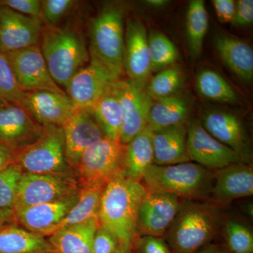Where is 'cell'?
I'll use <instances>...</instances> for the list:
<instances>
[{
	"mask_svg": "<svg viewBox=\"0 0 253 253\" xmlns=\"http://www.w3.org/2000/svg\"><path fill=\"white\" fill-rule=\"evenodd\" d=\"M147 189L141 181L131 180L122 173L104 186L99 213L100 225L117 238L121 246L133 247L138 211Z\"/></svg>",
	"mask_w": 253,
	"mask_h": 253,
	"instance_id": "cell-1",
	"label": "cell"
},
{
	"mask_svg": "<svg viewBox=\"0 0 253 253\" xmlns=\"http://www.w3.org/2000/svg\"><path fill=\"white\" fill-rule=\"evenodd\" d=\"M202 200L181 202L166 234L167 244L174 253H194L209 244L217 234L221 214L216 205Z\"/></svg>",
	"mask_w": 253,
	"mask_h": 253,
	"instance_id": "cell-2",
	"label": "cell"
},
{
	"mask_svg": "<svg viewBox=\"0 0 253 253\" xmlns=\"http://www.w3.org/2000/svg\"><path fill=\"white\" fill-rule=\"evenodd\" d=\"M40 46L51 78L58 85L68 83L89 61L84 38L73 28L44 27Z\"/></svg>",
	"mask_w": 253,
	"mask_h": 253,
	"instance_id": "cell-3",
	"label": "cell"
},
{
	"mask_svg": "<svg viewBox=\"0 0 253 253\" xmlns=\"http://www.w3.org/2000/svg\"><path fill=\"white\" fill-rule=\"evenodd\" d=\"M214 175L211 169L187 162L153 165L142 180L149 192L168 193L186 200H203L212 194Z\"/></svg>",
	"mask_w": 253,
	"mask_h": 253,
	"instance_id": "cell-4",
	"label": "cell"
},
{
	"mask_svg": "<svg viewBox=\"0 0 253 253\" xmlns=\"http://www.w3.org/2000/svg\"><path fill=\"white\" fill-rule=\"evenodd\" d=\"M124 11L109 4L101 9L89 24L91 61L107 68L121 78L125 52Z\"/></svg>",
	"mask_w": 253,
	"mask_h": 253,
	"instance_id": "cell-5",
	"label": "cell"
},
{
	"mask_svg": "<svg viewBox=\"0 0 253 253\" xmlns=\"http://www.w3.org/2000/svg\"><path fill=\"white\" fill-rule=\"evenodd\" d=\"M76 170L56 174L23 172L18 184L14 211L59 201L79 192Z\"/></svg>",
	"mask_w": 253,
	"mask_h": 253,
	"instance_id": "cell-6",
	"label": "cell"
},
{
	"mask_svg": "<svg viewBox=\"0 0 253 253\" xmlns=\"http://www.w3.org/2000/svg\"><path fill=\"white\" fill-rule=\"evenodd\" d=\"M16 163L23 172L31 174H56L73 170L66 159L63 128L43 126L41 137L18 153Z\"/></svg>",
	"mask_w": 253,
	"mask_h": 253,
	"instance_id": "cell-7",
	"label": "cell"
},
{
	"mask_svg": "<svg viewBox=\"0 0 253 253\" xmlns=\"http://www.w3.org/2000/svg\"><path fill=\"white\" fill-rule=\"evenodd\" d=\"M125 146L104 137L84 151L80 158L76 172L80 188L106 186L122 173Z\"/></svg>",
	"mask_w": 253,
	"mask_h": 253,
	"instance_id": "cell-8",
	"label": "cell"
},
{
	"mask_svg": "<svg viewBox=\"0 0 253 253\" xmlns=\"http://www.w3.org/2000/svg\"><path fill=\"white\" fill-rule=\"evenodd\" d=\"M115 94L122 107L123 123L120 144L126 146L148 126V116L154 99L146 86L130 81H118L113 84Z\"/></svg>",
	"mask_w": 253,
	"mask_h": 253,
	"instance_id": "cell-9",
	"label": "cell"
},
{
	"mask_svg": "<svg viewBox=\"0 0 253 253\" xmlns=\"http://www.w3.org/2000/svg\"><path fill=\"white\" fill-rule=\"evenodd\" d=\"M5 54L18 86L24 92L49 91L66 94L51 78L39 45Z\"/></svg>",
	"mask_w": 253,
	"mask_h": 253,
	"instance_id": "cell-10",
	"label": "cell"
},
{
	"mask_svg": "<svg viewBox=\"0 0 253 253\" xmlns=\"http://www.w3.org/2000/svg\"><path fill=\"white\" fill-rule=\"evenodd\" d=\"M41 18L21 14L0 4V52L39 45L44 26Z\"/></svg>",
	"mask_w": 253,
	"mask_h": 253,
	"instance_id": "cell-11",
	"label": "cell"
},
{
	"mask_svg": "<svg viewBox=\"0 0 253 253\" xmlns=\"http://www.w3.org/2000/svg\"><path fill=\"white\" fill-rule=\"evenodd\" d=\"M187 151L190 161L208 169L219 170L243 163L235 151L214 139L197 121L187 128Z\"/></svg>",
	"mask_w": 253,
	"mask_h": 253,
	"instance_id": "cell-12",
	"label": "cell"
},
{
	"mask_svg": "<svg viewBox=\"0 0 253 253\" xmlns=\"http://www.w3.org/2000/svg\"><path fill=\"white\" fill-rule=\"evenodd\" d=\"M181 204L180 198L175 195L148 191L138 211L136 233L162 237L175 218Z\"/></svg>",
	"mask_w": 253,
	"mask_h": 253,
	"instance_id": "cell-13",
	"label": "cell"
},
{
	"mask_svg": "<svg viewBox=\"0 0 253 253\" xmlns=\"http://www.w3.org/2000/svg\"><path fill=\"white\" fill-rule=\"evenodd\" d=\"M119 76L107 68L90 62L80 70L68 83L66 94L77 109H91Z\"/></svg>",
	"mask_w": 253,
	"mask_h": 253,
	"instance_id": "cell-14",
	"label": "cell"
},
{
	"mask_svg": "<svg viewBox=\"0 0 253 253\" xmlns=\"http://www.w3.org/2000/svg\"><path fill=\"white\" fill-rule=\"evenodd\" d=\"M19 106L41 126L61 127L78 109L67 94L49 91L25 92Z\"/></svg>",
	"mask_w": 253,
	"mask_h": 253,
	"instance_id": "cell-15",
	"label": "cell"
},
{
	"mask_svg": "<svg viewBox=\"0 0 253 253\" xmlns=\"http://www.w3.org/2000/svg\"><path fill=\"white\" fill-rule=\"evenodd\" d=\"M62 128L66 161L70 167L76 169L84 151L105 136L90 109L76 110Z\"/></svg>",
	"mask_w": 253,
	"mask_h": 253,
	"instance_id": "cell-16",
	"label": "cell"
},
{
	"mask_svg": "<svg viewBox=\"0 0 253 253\" xmlns=\"http://www.w3.org/2000/svg\"><path fill=\"white\" fill-rule=\"evenodd\" d=\"M78 193L54 202L16 210L14 211L15 221L35 234L44 237L51 236L58 230L61 223L77 203Z\"/></svg>",
	"mask_w": 253,
	"mask_h": 253,
	"instance_id": "cell-17",
	"label": "cell"
},
{
	"mask_svg": "<svg viewBox=\"0 0 253 253\" xmlns=\"http://www.w3.org/2000/svg\"><path fill=\"white\" fill-rule=\"evenodd\" d=\"M148 38L144 23L139 21L126 23L123 71L129 80L141 86H146L151 73Z\"/></svg>",
	"mask_w": 253,
	"mask_h": 253,
	"instance_id": "cell-18",
	"label": "cell"
},
{
	"mask_svg": "<svg viewBox=\"0 0 253 253\" xmlns=\"http://www.w3.org/2000/svg\"><path fill=\"white\" fill-rule=\"evenodd\" d=\"M201 124L214 139L235 151L243 163L251 165V144L244 124L236 115L226 111H210L205 115Z\"/></svg>",
	"mask_w": 253,
	"mask_h": 253,
	"instance_id": "cell-19",
	"label": "cell"
},
{
	"mask_svg": "<svg viewBox=\"0 0 253 253\" xmlns=\"http://www.w3.org/2000/svg\"><path fill=\"white\" fill-rule=\"evenodd\" d=\"M43 126L17 105L0 109V144L19 153L41 137Z\"/></svg>",
	"mask_w": 253,
	"mask_h": 253,
	"instance_id": "cell-20",
	"label": "cell"
},
{
	"mask_svg": "<svg viewBox=\"0 0 253 253\" xmlns=\"http://www.w3.org/2000/svg\"><path fill=\"white\" fill-rule=\"evenodd\" d=\"M216 172L211 194L216 202L228 204L253 196V170L251 165L237 163Z\"/></svg>",
	"mask_w": 253,
	"mask_h": 253,
	"instance_id": "cell-21",
	"label": "cell"
},
{
	"mask_svg": "<svg viewBox=\"0 0 253 253\" xmlns=\"http://www.w3.org/2000/svg\"><path fill=\"white\" fill-rule=\"evenodd\" d=\"M152 144L154 165L169 166L190 162L187 128L184 124L153 131Z\"/></svg>",
	"mask_w": 253,
	"mask_h": 253,
	"instance_id": "cell-22",
	"label": "cell"
},
{
	"mask_svg": "<svg viewBox=\"0 0 253 253\" xmlns=\"http://www.w3.org/2000/svg\"><path fill=\"white\" fill-rule=\"evenodd\" d=\"M214 47L223 62L241 81L251 83L253 79V51L244 41L229 35H217Z\"/></svg>",
	"mask_w": 253,
	"mask_h": 253,
	"instance_id": "cell-23",
	"label": "cell"
},
{
	"mask_svg": "<svg viewBox=\"0 0 253 253\" xmlns=\"http://www.w3.org/2000/svg\"><path fill=\"white\" fill-rule=\"evenodd\" d=\"M152 133L147 126L125 146L122 168L125 177L141 181L148 169L154 165Z\"/></svg>",
	"mask_w": 253,
	"mask_h": 253,
	"instance_id": "cell-24",
	"label": "cell"
},
{
	"mask_svg": "<svg viewBox=\"0 0 253 253\" xmlns=\"http://www.w3.org/2000/svg\"><path fill=\"white\" fill-rule=\"evenodd\" d=\"M100 226L99 218L64 226L48 237L56 253H91L93 240Z\"/></svg>",
	"mask_w": 253,
	"mask_h": 253,
	"instance_id": "cell-25",
	"label": "cell"
},
{
	"mask_svg": "<svg viewBox=\"0 0 253 253\" xmlns=\"http://www.w3.org/2000/svg\"><path fill=\"white\" fill-rule=\"evenodd\" d=\"M0 253H56L47 239L11 223L0 227Z\"/></svg>",
	"mask_w": 253,
	"mask_h": 253,
	"instance_id": "cell-26",
	"label": "cell"
},
{
	"mask_svg": "<svg viewBox=\"0 0 253 253\" xmlns=\"http://www.w3.org/2000/svg\"><path fill=\"white\" fill-rule=\"evenodd\" d=\"M189 111L187 100L177 94L154 100L148 116V126L154 131L184 124Z\"/></svg>",
	"mask_w": 253,
	"mask_h": 253,
	"instance_id": "cell-27",
	"label": "cell"
},
{
	"mask_svg": "<svg viewBox=\"0 0 253 253\" xmlns=\"http://www.w3.org/2000/svg\"><path fill=\"white\" fill-rule=\"evenodd\" d=\"M113 84L91 110L105 137L120 143L123 113L119 100L113 90Z\"/></svg>",
	"mask_w": 253,
	"mask_h": 253,
	"instance_id": "cell-28",
	"label": "cell"
},
{
	"mask_svg": "<svg viewBox=\"0 0 253 253\" xmlns=\"http://www.w3.org/2000/svg\"><path fill=\"white\" fill-rule=\"evenodd\" d=\"M104 186H82L78 193V200L62 222L59 229L64 226L76 225L91 219L99 218L100 204Z\"/></svg>",
	"mask_w": 253,
	"mask_h": 253,
	"instance_id": "cell-29",
	"label": "cell"
},
{
	"mask_svg": "<svg viewBox=\"0 0 253 253\" xmlns=\"http://www.w3.org/2000/svg\"><path fill=\"white\" fill-rule=\"evenodd\" d=\"M208 28V15L204 1H190L186 14V34L190 56L193 59L201 54Z\"/></svg>",
	"mask_w": 253,
	"mask_h": 253,
	"instance_id": "cell-30",
	"label": "cell"
},
{
	"mask_svg": "<svg viewBox=\"0 0 253 253\" xmlns=\"http://www.w3.org/2000/svg\"><path fill=\"white\" fill-rule=\"evenodd\" d=\"M196 89L206 99L225 104H237L239 96L232 86L219 73L211 69L200 71L196 77Z\"/></svg>",
	"mask_w": 253,
	"mask_h": 253,
	"instance_id": "cell-31",
	"label": "cell"
},
{
	"mask_svg": "<svg viewBox=\"0 0 253 253\" xmlns=\"http://www.w3.org/2000/svg\"><path fill=\"white\" fill-rule=\"evenodd\" d=\"M184 79L182 69L176 66H169L150 81L146 90L154 100L174 96L183 87Z\"/></svg>",
	"mask_w": 253,
	"mask_h": 253,
	"instance_id": "cell-32",
	"label": "cell"
},
{
	"mask_svg": "<svg viewBox=\"0 0 253 253\" xmlns=\"http://www.w3.org/2000/svg\"><path fill=\"white\" fill-rule=\"evenodd\" d=\"M149 47L151 72L162 71L179 59V54L172 41L157 31L149 34Z\"/></svg>",
	"mask_w": 253,
	"mask_h": 253,
	"instance_id": "cell-33",
	"label": "cell"
},
{
	"mask_svg": "<svg viewBox=\"0 0 253 253\" xmlns=\"http://www.w3.org/2000/svg\"><path fill=\"white\" fill-rule=\"evenodd\" d=\"M23 173L17 163L0 170V209L14 211L18 184Z\"/></svg>",
	"mask_w": 253,
	"mask_h": 253,
	"instance_id": "cell-34",
	"label": "cell"
},
{
	"mask_svg": "<svg viewBox=\"0 0 253 253\" xmlns=\"http://www.w3.org/2000/svg\"><path fill=\"white\" fill-rule=\"evenodd\" d=\"M224 234L231 253H253V233L247 226L230 219L226 222Z\"/></svg>",
	"mask_w": 253,
	"mask_h": 253,
	"instance_id": "cell-35",
	"label": "cell"
},
{
	"mask_svg": "<svg viewBox=\"0 0 253 253\" xmlns=\"http://www.w3.org/2000/svg\"><path fill=\"white\" fill-rule=\"evenodd\" d=\"M24 94L18 86L6 54L0 52V96L10 104L19 106Z\"/></svg>",
	"mask_w": 253,
	"mask_h": 253,
	"instance_id": "cell-36",
	"label": "cell"
},
{
	"mask_svg": "<svg viewBox=\"0 0 253 253\" xmlns=\"http://www.w3.org/2000/svg\"><path fill=\"white\" fill-rule=\"evenodd\" d=\"M74 0H42L41 1L44 21L48 26H56L77 4Z\"/></svg>",
	"mask_w": 253,
	"mask_h": 253,
	"instance_id": "cell-37",
	"label": "cell"
},
{
	"mask_svg": "<svg viewBox=\"0 0 253 253\" xmlns=\"http://www.w3.org/2000/svg\"><path fill=\"white\" fill-rule=\"evenodd\" d=\"M120 246L117 238L100 225L93 240L91 253H113Z\"/></svg>",
	"mask_w": 253,
	"mask_h": 253,
	"instance_id": "cell-38",
	"label": "cell"
},
{
	"mask_svg": "<svg viewBox=\"0 0 253 253\" xmlns=\"http://www.w3.org/2000/svg\"><path fill=\"white\" fill-rule=\"evenodd\" d=\"M134 245L137 253H172L167 242L161 237L141 236L134 240Z\"/></svg>",
	"mask_w": 253,
	"mask_h": 253,
	"instance_id": "cell-39",
	"label": "cell"
},
{
	"mask_svg": "<svg viewBox=\"0 0 253 253\" xmlns=\"http://www.w3.org/2000/svg\"><path fill=\"white\" fill-rule=\"evenodd\" d=\"M0 4L4 5L26 16L41 18L44 21L39 0H2Z\"/></svg>",
	"mask_w": 253,
	"mask_h": 253,
	"instance_id": "cell-40",
	"label": "cell"
},
{
	"mask_svg": "<svg viewBox=\"0 0 253 253\" xmlns=\"http://www.w3.org/2000/svg\"><path fill=\"white\" fill-rule=\"evenodd\" d=\"M234 26L244 27L253 22V0H239L236 2V10L232 21Z\"/></svg>",
	"mask_w": 253,
	"mask_h": 253,
	"instance_id": "cell-41",
	"label": "cell"
},
{
	"mask_svg": "<svg viewBox=\"0 0 253 253\" xmlns=\"http://www.w3.org/2000/svg\"><path fill=\"white\" fill-rule=\"evenodd\" d=\"M213 6L219 21L221 23L231 22L236 10V1L233 0H213Z\"/></svg>",
	"mask_w": 253,
	"mask_h": 253,
	"instance_id": "cell-42",
	"label": "cell"
},
{
	"mask_svg": "<svg viewBox=\"0 0 253 253\" xmlns=\"http://www.w3.org/2000/svg\"><path fill=\"white\" fill-rule=\"evenodd\" d=\"M18 152L6 145L0 144V170L17 161Z\"/></svg>",
	"mask_w": 253,
	"mask_h": 253,
	"instance_id": "cell-43",
	"label": "cell"
},
{
	"mask_svg": "<svg viewBox=\"0 0 253 253\" xmlns=\"http://www.w3.org/2000/svg\"><path fill=\"white\" fill-rule=\"evenodd\" d=\"M11 223H16L14 211L0 209V227Z\"/></svg>",
	"mask_w": 253,
	"mask_h": 253,
	"instance_id": "cell-44",
	"label": "cell"
},
{
	"mask_svg": "<svg viewBox=\"0 0 253 253\" xmlns=\"http://www.w3.org/2000/svg\"><path fill=\"white\" fill-rule=\"evenodd\" d=\"M168 2L169 1H166V0H147L145 1L146 4L153 6V7H162L167 4Z\"/></svg>",
	"mask_w": 253,
	"mask_h": 253,
	"instance_id": "cell-45",
	"label": "cell"
},
{
	"mask_svg": "<svg viewBox=\"0 0 253 253\" xmlns=\"http://www.w3.org/2000/svg\"><path fill=\"white\" fill-rule=\"evenodd\" d=\"M194 253H226L225 251H222L218 248H208L203 250H200L197 252Z\"/></svg>",
	"mask_w": 253,
	"mask_h": 253,
	"instance_id": "cell-46",
	"label": "cell"
},
{
	"mask_svg": "<svg viewBox=\"0 0 253 253\" xmlns=\"http://www.w3.org/2000/svg\"><path fill=\"white\" fill-rule=\"evenodd\" d=\"M132 248L129 246H120L119 248L113 253H132Z\"/></svg>",
	"mask_w": 253,
	"mask_h": 253,
	"instance_id": "cell-47",
	"label": "cell"
},
{
	"mask_svg": "<svg viewBox=\"0 0 253 253\" xmlns=\"http://www.w3.org/2000/svg\"><path fill=\"white\" fill-rule=\"evenodd\" d=\"M11 104L8 102L7 101L3 99L1 96H0V109L5 107V106H8V105Z\"/></svg>",
	"mask_w": 253,
	"mask_h": 253,
	"instance_id": "cell-48",
	"label": "cell"
}]
</instances>
